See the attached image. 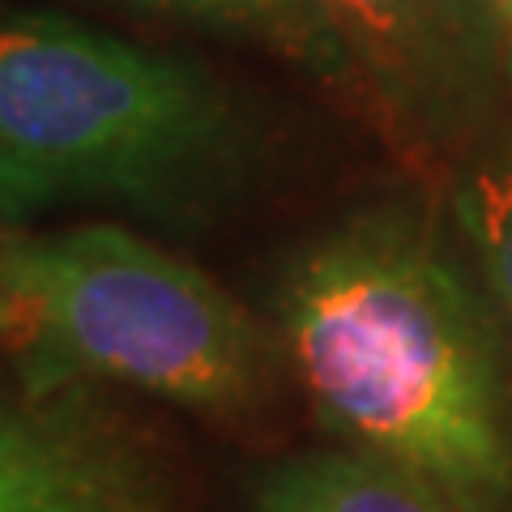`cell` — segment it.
I'll use <instances>...</instances> for the list:
<instances>
[{"mask_svg":"<svg viewBox=\"0 0 512 512\" xmlns=\"http://www.w3.org/2000/svg\"><path fill=\"white\" fill-rule=\"evenodd\" d=\"M282 333L316 414L431 478L457 512H512V397L491 316L423 222L367 214L295 265Z\"/></svg>","mask_w":512,"mask_h":512,"instance_id":"cell-1","label":"cell"},{"mask_svg":"<svg viewBox=\"0 0 512 512\" xmlns=\"http://www.w3.org/2000/svg\"><path fill=\"white\" fill-rule=\"evenodd\" d=\"M231 154V107L192 64L60 13H0V227L69 201L171 210Z\"/></svg>","mask_w":512,"mask_h":512,"instance_id":"cell-2","label":"cell"},{"mask_svg":"<svg viewBox=\"0 0 512 512\" xmlns=\"http://www.w3.org/2000/svg\"><path fill=\"white\" fill-rule=\"evenodd\" d=\"M0 286L22 308L13 342L30 393L99 376L231 414L269 384L261 325L197 265L116 222L13 239L0 248Z\"/></svg>","mask_w":512,"mask_h":512,"instance_id":"cell-3","label":"cell"},{"mask_svg":"<svg viewBox=\"0 0 512 512\" xmlns=\"http://www.w3.org/2000/svg\"><path fill=\"white\" fill-rule=\"evenodd\" d=\"M0 512H175L158 453L77 389L0 397Z\"/></svg>","mask_w":512,"mask_h":512,"instance_id":"cell-4","label":"cell"},{"mask_svg":"<svg viewBox=\"0 0 512 512\" xmlns=\"http://www.w3.org/2000/svg\"><path fill=\"white\" fill-rule=\"evenodd\" d=\"M483 0H325L350 60L402 116L440 120L483 73Z\"/></svg>","mask_w":512,"mask_h":512,"instance_id":"cell-5","label":"cell"},{"mask_svg":"<svg viewBox=\"0 0 512 512\" xmlns=\"http://www.w3.org/2000/svg\"><path fill=\"white\" fill-rule=\"evenodd\" d=\"M256 512H457L419 470L346 448L286 461L256 491Z\"/></svg>","mask_w":512,"mask_h":512,"instance_id":"cell-6","label":"cell"},{"mask_svg":"<svg viewBox=\"0 0 512 512\" xmlns=\"http://www.w3.org/2000/svg\"><path fill=\"white\" fill-rule=\"evenodd\" d=\"M137 5L192 22H210L222 30H244V35L325 73L355 64L329 18L325 0H137Z\"/></svg>","mask_w":512,"mask_h":512,"instance_id":"cell-7","label":"cell"},{"mask_svg":"<svg viewBox=\"0 0 512 512\" xmlns=\"http://www.w3.org/2000/svg\"><path fill=\"white\" fill-rule=\"evenodd\" d=\"M457 214L512 320V158H487L457 192Z\"/></svg>","mask_w":512,"mask_h":512,"instance_id":"cell-8","label":"cell"},{"mask_svg":"<svg viewBox=\"0 0 512 512\" xmlns=\"http://www.w3.org/2000/svg\"><path fill=\"white\" fill-rule=\"evenodd\" d=\"M483 13L491 18V26L500 30V47H504V73L512 86V0H483Z\"/></svg>","mask_w":512,"mask_h":512,"instance_id":"cell-9","label":"cell"},{"mask_svg":"<svg viewBox=\"0 0 512 512\" xmlns=\"http://www.w3.org/2000/svg\"><path fill=\"white\" fill-rule=\"evenodd\" d=\"M18 333H22V308H18V299L0 286V338L13 342Z\"/></svg>","mask_w":512,"mask_h":512,"instance_id":"cell-10","label":"cell"}]
</instances>
